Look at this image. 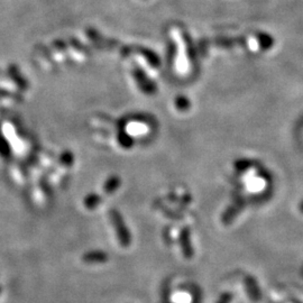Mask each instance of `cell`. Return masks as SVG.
Listing matches in <instances>:
<instances>
[{"mask_svg":"<svg viewBox=\"0 0 303 303\" xmlns=\"http://www.w3.org/2000/svg\"><path fill=\"white\" fill-rule=\"evenodd\" d=\"M59 163L64 166H71L73 164V154L71 152H64L59 157Z\"/></svg>","mask_w":303,"mask_h":303,"instance_id":"5","label":"cell"},{"mask_svg":"<svg viewBox=\"0 0 303 303\" xmlns=\"http://www.w3.org/2000/svg\"><path fill=\"white\" fill-rule=\"evenodd\" d=\"M100 197H98L97 195H89L84 199V206H86L88 209H94V208L100 203Z\"/></svg>","mask_w":303,"mask_h":303,"instance_id":"3","label":"cell"},{"mask_svg":"<svg viewBox=\"0 0 303 303\" xmlns=\"http://www.w3.org/2000/svg\"><path fill=\"white\" fill-rule=\"evenodd\" d=\"M107 260V255L101 251H93L88 252L83 255V262L87 264H98V263H103Z\"/></svg>","mask_w":303,"mask_h":303,"instance_id":"2","label":"cell"},{"mask_svg":"<svg viewBox=\"0 0 303 303\" xmlns=\"http://www.w3.org/2000/svg\"><path fill=\"white\" fill-rule=\"evenodd\" d=\"M111 219H112L113 225H115V227H116L118 236H119V239H120L122 244H124V245L127 244V241H128L127 231L125 229V227H124V225H123V221L120 219V217H119L118 213L112 212L111 213Z\"/></svg>","mask_w":303,"mask_h":303,"instance_id":"1","label":"cell"},{"mask_svg":"<svg viewBox=\"0 0 303 303\" xmlns=\"http://www.w3.org/2000/svg\"><path fill=\"white\" fill-rule=\"evenodd\" d=\"M118 185H119V180L117 177L109 178V180L107 181V183L105 185V191L107 193H111L112 191L116 190Z\"/></svg>","mask_w":303,"mask_h":303,"instance_id":"6","label":"cell"},{"mask_svg":"<svg viewBox=\"0 0 303 303\" xmlns=\"http://www.w3.org/2000/svg\"><path fill=\"white\" fill-rule=\"evenodd\" d=\"M0 293H2V286H0Z\"/></svg>","mask_w":303,"mask_h":303,"instance_id":"7","label":"cell"},{"mask_svg":"<svg viewBox=\"0 0 303 303\" xmlns=\"http://www.w3.org/2000/svg\"><path fill=\"white\" fill-rule=\"evenodd\" d=\"M0 135H2V134H0ZM0 155L5 158L11 156V147H9L8 144L5 142V140L2 136H0Z\"/></svg>","mask_w":303,"mask_h":303,"instance_id":"4","label":"cell"}]
</instances>
